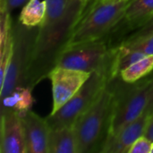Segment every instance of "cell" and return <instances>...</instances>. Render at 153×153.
Masks as SVG:
<instances>
[{"instance_id":"obj_1","label":"cell","mask_w":153,"mask_h":153,"mask_svg":"<svg viewBox=\"0 0 153 153\" xmlns=\"http://www.w3.org/2000/svg\"><path fill=\"white\" fill-rule=\"evenodd\" d=\"M93 1L71 0L60 19L43 21L39 25L29 71L28 87L33 90L42 80L48 78L59 56L68 46L75 27Z\"/></svg>"},{"instance_id":"obj_2","label":"cell","mask_w":153,"mask_h":153,"mask_svg":"<svg viewBox=\"0 0 153 153\" xmlns=\"http://www.w3.org/2000/svg\"><path fill=\"white\" fill-rule=\"evenodd\" d=\"M114 105L109 82L74 126L78 153L102 152L108 137Z\"/></svg>"},{"instance_id":"obj_3","label":"cell","mask_w":153,"mask_h":153,"mask_svg":"<svg viewBox=\"0 0 153 153\" xmlns=\"http://www.w3.org/2000/svg\"><path fill=\"white\" fill-rule=\"evenodd\" d=\"M110 82L114 91V105L108 140L143 114L147 106L152 76L150 74L133 83L126 82L117 76Z\"/></svg>"},{"instance_id":"obj_4","label":"cell","mask_w":153,"mask_h":153,"mask_svg":"<svg viewBox=\"0 0 153 153\" xmlns=\"http://www.w3.org/2000/svg\"><path fill=\"white\" fill-rule=\"evenodd\" d=\"M131 1L94 0L75 27L68 46L106 38L122 22Z\"/></svg>"},{"instance_id":"obj_5","label":"cell","mask_w":153,"mask_h":153,"mask_svg":"<svg viewBox=\"0 0 153 153\" xmlns=\"http://www.w3.org/2000/svg\"><path fill=\"white\" fill-rule=\"evenodd\" d=\"M39 26L27 27L18 20L13 22V52L11 61L0 84V99L18 87H28L29 71Z\"/></svg>"},{"instance_id":"obj_6","label":"cell","mask_w":153,"mask_h":153,"mask_svg":"<svg viewBox=\"0 0 153 153\" xmlns=\"http://www.w3.org/2000/svg\"><path fill=\"white\" fill-rule=\"evenodd\" d=\"M117 47H109L104 39L67 46L58 58L56 66L93 73L108 71L117 77L116 58Z\"/></svg>"},{"instance_id":"obj_7","label":"cell","mask_w":153,"mask_h":153,"mask_svg":"<svg viewBox=\"0 0 153 153\" xmlns=\"http://www.w3.org/2000/svg\"><path fill=\"white\" fill-rule=\"evenodd\" d=\"M113 79L115 78L108 71L91 73L90 78L69 101L46 117L50 128L74 127L77 119L91 106L104 87Z\"/></svg>"},{"instance_id":"obj_8","label":"cell","mask_w":153,"mask_h":153,"mask_svg":"<svg viewBox=\"0 0 153 153\" xmlns=\"http://www.w3.org/2000/svg\"><path fill=\"white\" fill-rule=\"evenodd\" d=\"M91 73L56 66L48 74L52 83L54 114L69 101L90 78Z\"/></svg>"},{"instance_id":"obj_9","label":"cell","mask_w":153,"mask_h":153,"mask_svg":"<svg viewBox=\"0 0 153 153\" xmlns=\"http://www.w3.org/2000/svg\"><path fill=\"white\" fill-rule=\"evenodd\" d=\"M0 152L27 153L21 114L16 111L1 112Z\"/></svg>"},{"instance_id":"obj_10","label":"cell","mask_w":153,"mask_h":153,"mask_svg":"<svg viewBox=\"0 0 153 153\" xmlns=\"http://www.w3.org/2000/svg\"><path fill=\"white\" fill-rule=\"evenodd\" d=\"M27 153H48L51 128L47 118H42L31 109L21 114Z\"/></svg>"},{"instance_id":"obj_11","label":"cell","mask_w":153,"mask_h":153,"mask_svg":"<svg viewBox=\"0 0 153 153\" xmlns=\"http://www.w3.org/2000/svg\"><path fill=\"white\" fill-rule=\"evenodd\" d=\"M149 117L143 113L137 119L126 126L119 133L107 141L102 153H128L134 142L144 135Z\"/></svg>"},{"instance_id":"obj_12","label":"cell","mask_w":153,"mask_h":153,"mask_svg":"<svg viewBox=\"0 0 153 153\" xmlns=\"http://www.w3.org/2000/svg\"><path fill=\"white\" fill-rule=\"evenodd\" d=\"M48 153H78L74 127L51 129Z\"/></svg>"},{"instance_id":"obj_13","label":"cell","mask_w":153,"mask_h":153,"mask_svg":"<svg viewBox=\"0 0 153 153\" xmlns=\"http://www.w3.org/2000/svg\"><path fill=\"white\" fill-rule=\"evenodd\" d=\"M33 103L32 89L30 87H18L8 96L1 99V112L13 110L22 114L31 109Z\"/></svg>"},{"instance_id":"obj_14","label":"cell","mask_w":153,"mask_h":153,"mask_svg":"<svg viewBox=\"0 0 153 153\" xmlns=\"http://www.w3.org/2000/svg\"><path fill=\"white\" fill-rule=\"evenodd\" d=\"M153 14V0H132L128 4L122 21L134 29L139 27Z\"/></svg>"},{"instance_id":"obj_15","label":"cell","mask_w":153,"mask_h":153,"mask_svg":"<svg viewBox=\"0 0 153 153\" xmlns=\"http://www.w3.org/2000/svg\"><path fill=\"white\" fill-rule=\"evenodd\" d=\"M46 1L29 0L22 5L18 21L27 27L39 26L46 15Z\"/></svg>"},{"instance_id":"obj_16","label":"cell","mask_w":153,"mask_h":153,"mask_svg":"<svg viewBox=\"0 0 153 153\" xmlns=\"http://www.w3.org/2000/svg\"><path fill=\"white\" fill-rule=\"evenodd\" d=\"M153 72V55H148L123 69L119 76L126 82H136Z\"/></svg>"},{"instance_id":"obj_17","label":"cell","mask_w":153,"mask_h":153,"mask_svg":"<svg viewBox=\"0 0 153 153\" xmlns=\"http://www.w3.org/2000/svg\"><path fill=\"white\" fill-rule=\"evenodd\" d=\"M118 47L124 50L139 52L144 56L153 55V33L143 38L122 41Z\"/></svg>"},{"instance_id":"obj_18","label":"cell","mask_w":153,"mask_h":153,"mask_svg":"<svg viewBox=\"0 0 153 153\" xmlns=\"http://www.w3.org/2000/svg\"><path fill=\"white\" fill-rule=\"evenodd\" d=\"M153 33V14L148 19L146 20L144 22H143L139 27L135 28L132 34L130 36H128L125 40H130V39H138V38H143L148 35H151Z\"/></svg>"},{"instance_id":"obj_19","label":"cell","mask_w":153,"mask_h":153,"mask_svg":"<svg viewBox=\"0 0 153 153\" xmlns=\"http://www.w3.org/2000/svg\"><path fill=\"white\" fill-rule=\"evenodd\" d=\"M152 141L143 135L134 142L128 153H152Z\"/></svg>"},{"instance_id":"obj_20","label":"cell","mask_w":153,"mask_h":153,"mask_svg":"<svg viewBox=\"0 0 153 153\" xmlns=\"http://www.w3.org/2000/svg\"><path fill=\"white\" fill-rule=\"evenodd\" d=\"M151 76H152V82H151L149 93H148V101H147L146 108L143 112L149 117H151L153 114V72L151 74Z\"/></svg>"},{"instance_id":"obj_21","label":"cell","mask_w":153,"mask_h":153,"mask_svg":"<svg viewBox=\"0 0 153 153\" xmlns=\"http://www.w3.org/2000/svg\"><path fill=\"white\" fill-rule=\"evenodd\" d=\"M29 0H0V4L4 5L9 12L25 4Z\"/></svg>"},{"instance_id":"obj_22","label":"cell","mask_w":153,"mask_h":153,"mask_svg":"<svg viewBox=\"0 0 153 153\" xmlns=\"http://www.w3.org/2000/svg\"><path fill=\"white\" fill-rule=\"evenodd\" d=\"M144 136L147 137L150 141L153 143V114L149 117V121L147 124V127L144 133Z\"/></svg>"},{"instance_id":"obj_23","label":"cell","mask_w":153,"mask_h":153,"mask_svg":"<svg viewBox=\"0 0 153 153\" xmlns=\"http://www.w3.org/2000/svg\"><path fill=\"white\" fill-rule=\"evenodd\" d=\"M82 1H84V2H91L93 0H82Z\"/></svg>"},{"instance_id":"obj_24","label":"cell","mask_w":153,"mask_h":153,"mask_svg":"<svg viewBox=\"0 0 153 153\" xmlns=\"http://www.w3.org/2000/svg\"><path fill=\"white\" fill-rule=\"evenodd\" d=\"M98 1H100V2H104V1H108V0H98Z\"/></svg>"},{"instance_id":"obj_25","label":"cell","mask_w":153,"mask_h":153,"mask_svg":"<svg viewBox=\"0 0 153 153\" xmlns=\"http://www.w3.org/2000/svg\"><path fill=\"white\" fill-rule=\"evenodd\" d=\"M152 153H153V143H152Z\"/></svg>"}]
</instances>
